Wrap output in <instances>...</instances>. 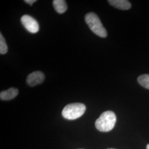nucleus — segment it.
<instances>
[{"mask_svg": "<svg viewBox=\"0 0 149 149\" xmlns=\"http://www.w3.org/2000/svg\"><path fill=\"white\" fill-rule=\"evenodd\" d=\"M146 149H149V144H148L146 146Z\"/></svg>", "mask_w": 149, "mask_h": 149, "instance_id": "f8f14e48", "label": "nucleus"}, {"mask_svg": "<svg viewBox=\"0 0 149 149\" xmlns=\"http://www.w3.org/2000/svg\"><path fill=\"white\" fill-rule=\"evenodd\" d=\"M18 94V90L16 88L11 87L7 90L2 91L0 93L1 100L8 101L15 98Z\"/></svg>", "mask_w": 149, "mask_h": 149, "instance_id": "0eeeda50", "label": "nucleus"}, {"mask_svg": "<svg viewBox=\"0 0 149 149\" xmlns=\"http://www.w3.org/2000/svg\"><path fill=\"white\" fill-rule=\"evenodd\" d=\"M8 51V47L6 43L5 39L3 37L2 33L0 34V53L5 54Z\"/></svg>", "mask_w": 149, "mask_h": 149, "instance_id": "9d476101", "label": "nucleus"}, {"mask_svg": "<svg viewBox=\"0 0 149 149\" xmlns=\"http://www.w3.org/2000/svg\"><path fill=\"white\" fill-rule=\"evenodd\" d=\"M85 21L91 30L96 35L101 38H106L107 32L103 27L99 17L93 12H90L85 16Z\"/></svg>", "mask_w": 149, "mask_h": 149, "instance_id": "f03ea898", "label": "nucleus"}, {"mask_svg": "<svg viewBox=\"0 0 149 149\" xmlns=\"http://www.w3.org/2000/svg\"><path fill=\"white\" fill-rule=\"evenodd\" d=\"M85 111V105L83 103H71L64 107L62 111V115L65 119L74 120L81 117Z\"/></svg>", "mask_w": 149, "mask_h": 149, "instance_id": "7ed1b4c3", "label": "nucleus"}, {"mask_svg": "<svg viewBox=\"0 0 149 149\" xmlns=\"http://www.w3.org/2000/svg\"><path fill=\"white\" fill-rule=\"evenodd\" d=\"M139 84L144 88L149 90V74H141L138 78Z\"/></svg>", "mask_w": 149, "mask_h": 149, "instance_id": "1a4fd4ad", "label": "nucleus"}, {"mask_svg": "<svg viewBox=\"0 0 149 149\" xmlns=\"http://www.w3.org/2000/svg\"><path fill=\"white\" fill-rule=\"evenodd\" d=\"M53 4L55 11L60 14L64 13L68 9L66 1L64 0H54Z\"/></svg>", "mask_w": 149, "mask_h": 149, "instance_id": "6e6552de", "label": "nucleus"}, {"mask_svg": "<svg viewBox=\"0 0 149 149\" xmlns=\"http://www.w3.org/2000/svg\"><path fill=\"white\" fill-rule=\"evenodd\" d=\"M117 118L115 113L112 111H106L102 113L96 120V128L100 132H108L114 127Z\"/></svg>", "mask_w": 149, "mask_h": 149, "instance_id": "f257e3e1", "label": "nucleus"}, {"mask_svg": "<svg viewBox=\"0 0 149 149\" xmlns=\"http://www.w3.org/2000/svg\"><path fill=\"white\" fill-rule=\"evenodd\" d=\"M108 2L113 7L122 10H128L131 7L130 2L127 0H109Z\"/></svg>", "mask_w": 149, "mask_h": 149, "instance_id": "423d86ee", "label": "nucleus"}, {"mask_svg": "<svg viewBox=\"0 0 149 149\" xmlns=\"http://www.w3.org/2000/svg\"><path fill=\"white\" fill-rule=\"evenodd\" d=\"M22 24L27 31L31 33H36L39 30V24L36 19L29 15H23L21 19Z\"/></svg>", "mask_w": 149, "mask_h": 149, "instance_id": "20e7f679", "label": "nucleus"}, {"mask_svg": "<svg viewBox=\"0 0 149 149\" xmlns=\"http://www.w3.org/2000/svg\"><path fill=\"white\" fill-rule=\"evenodd\" d=\"M24 2L27 4H29L30 5L32 6L34 2H37V1L36 0H25Z\"/></svg>", "mask_w": 149, "mask_h": 149, "instance_id": "9b49d317", "label": "nucleus"}, {"mask_svg": "<svg viewBox=\"0 0 149 149\" xmlns=\"http://www.w3.org/2000/svg\"><path fill=\"white\" fill-rule=\"evenodd\" d=\"M112 149V148H109V149Z\"/></svg>", "mask_w": 149, "mask_h": 149, "instance_id": "ddd939ff", "label": "nucleus"}, {"mask_svg": "<svg viewBox=\"0 0 149 149\" xmlns=\"http://www.w3.org/2000/svg\"><path fill=\"white\" fill-rule=\"evenodd\" d=\"M45 80V75L41 71H35L28 74L26 81L31 87H34L42 84Z\"/></svg>", "mask_w": 149, "mask_h": 149, "instance_id": "39448f33", "label": "nucleus"}]
</instances>
